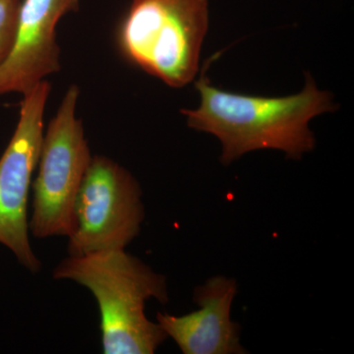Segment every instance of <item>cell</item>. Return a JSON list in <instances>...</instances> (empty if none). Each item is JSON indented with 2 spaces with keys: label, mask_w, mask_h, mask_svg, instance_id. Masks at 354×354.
<instances>
[{
  "label": "cell",
  "mask_w": 354,
  "mask_h": 354,
  "mask_svg": "<svg viewBox=\"0 0 354 354\" xmlns=\"http://www.w3.org/2000/svg\"><path fill=\"white\" fill-rule=\"evenodd\" d=\"M205 65L195 83L200 95L199 108L183 109L181 113L187 118L188 127L220 140L223 165L263 149L279 150L288 158L300 160L315 147L310 120L337 111L332 94L319 90L309 73L298 94L267 97L215 87L205 74L208 62Z\"/></svg>",
  "instance_id": "cell-1"
},
{
  "label": "cell",
  "mask_w": 354,
  "mask_h": 354,
  "mask_svg": "<svg viewBox=\"0 0 354 354\" xmlns=\"http://www.w3.org/2000/svg\"><path fill=\"white\" fill-rule=\"evenodd\" d=\"M53 276L84 286L95 297L104 353L152 354L167 339L145 312L148 300L169 301L167 281L125 249L68 255Z\"/></svg>",
  "instance_id": "cell-2"
},
{
  "label": "cell",
  "mask_w": 354,
  "mask_h": 354,
  "mask_svg": "<svg viewBox=\"0 0 354 354\" xmlns=\"http://www.w3.org/2000/svg\"><path fill=\"white\" fill-rule=\"evenodd\" d=\"M209 28L208 0H132L118 30L131 64L171 88L194 81Z\"/></svg>",
  "instance_id": "cell-3"
},
{
  "label": "cell",
  "mask_w": 354,
  "mask_h": 354,
  "mask_svg": "<svg viewBox=\"0 0 354 354\" xmlns=\"http://www.w3.org/2000/svg\"><path fill=\"white\" fill-rule=\"evenodd\" d=\"M80 91L70 86L44 133L32 183L30 232L37 239L68 237L74 228V206L93 156L76 109Z\"/></svg>",
  "instance_id": "cell-4"
},
{
  "label": "cell",
  "mask_w": 354,
  "mask_h": 354,
  "mask_svg": "<svg viewBox=\"0 0 354 354\" xmlns=\"http://www.w3.org/2000/svg\"><path fill=\"white\" fill-rule=\"evenodd\" d=\"M145 218L142 189L129 171L106 156H93L74 206L70 256L125 249Z\"/></svg>",
  "instance_id": "cell-5"
},
{
  "label": "cell",
  "mask_w": 354,
  "mask_h": 354,
  "mask_svg": "<svg viewBox=\"0 0 354 354\" xmlns=\"http://www.w3.org/2000/svg\"><path fill=\"white\" fill-rule=\"evenodd\" d=\"M50 93V83L44 80L23 95L17 127L0 158V244L31 272L41 271V262L30 243L28 203Z\"/></svg>",
  "instance_id": "cell-6"
},
{
  "label": "cell",
  "mask_w": 354,
  "mask_h": 354,
  "mask_svg": "<svg viewBox=\"0 0 354 354\" xmlns=\"http://www.w3.org/2000/svg\"><path fill=\"white\" fill-rule=\"evenodd\" d=\"M80 0H24L17 37L10 55L0 66V95L27 94L60 70L57 27Z\"/></svg>",
  "instance_id": "cell-7"
},
{
  "label": "cell",
  "mask_w": 354,
  "mask_h": 354,
  "mask_svg": "<svg viewBox=\"0 0 354 354\" xmlns=\"http://www.w3.org/2000/svg\"><path fill=\"white\" fill-rule=\"evenodd\" d=\"M234 279L215 277L195 290L197 311L184 316L157 314V323L185 354L245 353L239 326L230 318Z\"/></svg>",
  "instance_id": "cell-8"
},
{
  "label": "cell",
  "mask_w": 354,
  "mask_h": 354,
  "mask_svg": "<svg viewBox=\"0 0 354 354\" xmlns=\"http://www.w3.org/2000/svg\"><path fill=\"white\" fill-rule=\"evenodd\" d=\"M21 3V0H0V66L15 44Z\"/></svg>",
  "instance_id": "cell-9"
}]
</instances>
